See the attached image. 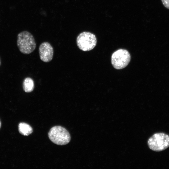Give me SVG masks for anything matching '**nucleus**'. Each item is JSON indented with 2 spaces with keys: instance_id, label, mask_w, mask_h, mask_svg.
<instances>
[{
  "instance_id": "obj_4",
  "label": "nucleus",
  "mask_w": 169,
  "mask_h": 169,
  "mask_svg": "<svg viewBox=\"0 0 169 169\" xmlns=\"http://www.w3.org/2000/svg\"><path fill=\"white\" fill-rule=\"evenodd\" d=\"M78 47L84 51H89L93 49L97 44L95 35L89 32H84L80 33L76 39Z\"/></svg>"
},
{
  "instance_id": "obj_1",
  "label": "nucleus",
  "mask_w": 169,
  "mask_h": 169,
  "mask_svg": "<svg viewBox=\"0 0 169 169\" xmlns=\"http://www.w3.org/2000/svg\"><path fill=\"white\" fill-rule=\"evenodd\" d=\"M17 45L22 53L29 54L35 49L36 44L33 35L27 31L19 33L17 35Z\"/></svg>"
},
{
  "instance_id": "obj_11",
  "label": "nucleus",
  "mask_w": 169,
  "mask_h": 169,
  "mask_svg": "<svg viewBox=\"0 0 169 169\" xmlns=\"http://www.w3.org/2000/svg\"><path fill=\"white\" fill-rule=\"evenodd\" d=\"M0 64H1V61H0Z\"/></svg>"
},
{
  "instance_id": "obj_5",
  "label": "nucleus",
  "mask_w": 169,
  "mask_h": 169,
  "mask_svg": "<svg viewBox=\"0 0 169 169\" xmlns=\"http://www.w3.org/2000/svg\"><path fill=\"white\" fill-rule=\"evenodd\" d=\"M131 60V55L126 50L120 49L114 52L111 57V62L116 69H121L125 67Z\"/></svg>"
},
{
  "instance_id": "obj_3",
  "label": "nucleus",
  "mask_w": 169,
  "mask_h": 169,
  "mask_svg": "<svg viewBox=\"0 0 169 169\" xmlns=\"http://www.w3.org/2000/svg\"><path fill=\"white\" fill-rule=\"evenodd\" d=\"M147 143L152 151H163L169 147V136L163 133H155L149 139Z\"/></svg>"
},
{
  "instance_id": "obj_8",
  "label": "nucleus",
  "mask_w": 169,
  "mask_h": 169,
  "mask_svg": "<svg viewBox=\"0 0 169 169\" xmlns=\"http://www.w3.org/2000/svg\"><path fill=\"white\" fill-rule=\"evenodd\" d=\"M18 130L22 135L27 136L33 132V129L28 124L25 123H21L18 125Z\"/></svg>"
},
{
  "instance_id": "obj_7",
  "label": "nucleus",
  "mask_w": 169,
  "mask_h": 169,
  "mask_svg": "<svg viewBox=\"0 0 169 169\" xmlns=\"http://www.w3.org/2000/svg\"><path fill=\"white\" fill-rule=\"evenodd\" d=\"M34 88V82L31 78L27 77L24 79L23 83V88L25 92H31L33 90Z\"/></svg>"
},
{
  "instance_id": "obj_6",
  "label": "nucleus",
  "mask_w": 169,
  "mask_h": 169,
  "mask_svg": "<svg viewBox=\"0 0 169 169\" xmlns=\"http://www.w3.org/2000/svg\"><path fill=\"white\" fill-rule=\"evenodd\" d=\"M39 53L40 59L42 61L44 62H49L53 58V48L50 43L44 42L39 46Z\"/></svg>"
},
{
  "instance_id": "obj_9",
  "label": "nucleus",
  "mask_w": 169,
  "mask_h": 169,
  "mask_svg": "<svg viewBox=\"0 0 169 169\" xmlns=\"http://www.w3.org/2000/svg\"><path fill=\"white\" fill-rule=\"evenodd\" d=\"M161 1L164 6L169 9V0H161Z\"/></svg>"
},
{
  "instance_id": "obj_2",
  "label": "nucleus",
  "mask_w": 169,
  "mask_h": 169,
  "mask_svg": "<svg viewBox=\"0 0 169 169\" xmlns=\"http://www.w3.org/2000/svg\"><path fill=\"white\" fill-rule=\"evenodd\" d=\"M49 139L54 143L64 145L68 143L70 140V136L67 130L60 126L52 127L48 133Z\"/></svg>"
},
{
  "instance_id": "obj_10",
  "label": "nucleus",
  "mask_w": 169,
  "mask_h": 169,
  "mask_svg": "<svg viewBox=\"0 0 169 169\" xmlns=\"http://www.w3.org/2000/svg\"><path fill=\"white\" fill-rule=\"evenodd\" d=\"M1 122H0V127H1Z\"/></svg>"
}]
</instances>
